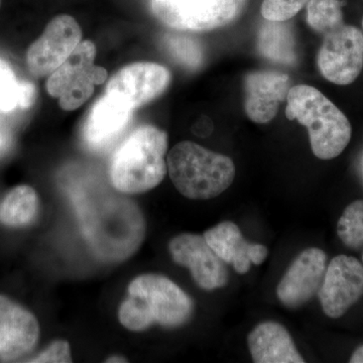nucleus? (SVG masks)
Wrapping results in <instances>:
<instances>
[{
    "instance_id": "nucleus-33",
    "label": "nucleus",
    "mask_w": 363,
    "mask_h": 363,
    "mask_svg": "<svg viewBox=\"0 0 363 363\" xmlns=\"http://www.w3.org/2000/svg\"><path fill=\"white\" fill-rule=\"evenodd\" d=\"M362 262H363V255H362Z\"/></svg>"
},
{
    "instance_id": "nucleus-19",
    "label": "nucleus",
    "mask_w": 363,
    "mask_h": 363,
    "mask_svg": "<svg viewBox=\"0 0 363 363\" xmlns=\"http://www.w3.org/2000/svg\"><path fill=\"white\" fill-rule=\"evenodd\" d=\"M267 21L260 28L257 38L259 52L274 63L292 65L297 60V55L291 28L284 21Z\"/></svg>"
},
{
    "instance_id": "nucleus-30",
    "label": "nucleus",
    "mask_w": 363,
    "mask_h": 363,
    "mask_svg": "<svg viewBox=\"0 0 363 363\" xmlns=\"http://www.w3.org/2000/svg\"><path fill=\"white\" fill-rule=\"evenodd\" d=\"M128 360L125 358L121 357H112L107 360V362H126Z\"/></svg>"
},
{
    "instance_id": "nucleus-29",
    "label": "nucleus",
    "mask_w": 363,
    "mask_h": 363,
    "mask_svg": "<svg viewBox=\"0 0 363 363\" xmlns=\"http://www.w3.org/2000/svg\"><path fill=\"white\" fill-rule=\"evenodd\" d=\"M350 363H363V345L359 346L351 355Z\"/></svg>"
},
{
    "instance_id": "nucleus-25",
    "label": "nucleus",
    "mask_w": 363,
    "mask_h": 363,
    "mask_svg": "<svg viewBox=\"0 0 363 363\" xmlns=\"http://www.w3.org/2000/svg\"><path fill=\"white\" fill-rule=\"evenodd\" d=\"M310 0H264L260 13L267 21H286L307 6Z\"/></svg>"
},
{
    "instance_id": "nucleus-3",
    "label": "nucleus",
    "mask_w": 363,
    "mask_h": 363,
    "mask_svg": "<svg viewBox=\"0 0 363 363\" xmlns=\"http://www.w3.org/2000/svg\"><path fill=\"white\" fill-rule=\"evenodd\" d=\"M168 135L156 126L142 125L119 145L109 166L112 186L124 194L156 188L168 172Z\"/></svg>"
},
{
    "instance_id": "nucleus-10",
    "label": "nucleus",
    "mask_w": 363,
    "mask_h": 363,
    "mask_svg": "<svg viewBox=\"0 0 363 363\" xmlns=\"http://www.w3.org/2000/svg\"><path fill=\"white\" fill-rule=\"evenodd\" d=\"M318 297L326 316H344L363 297L362 262L350 255L334 257L327 266Z\"/></svg>"
},
{
    "instance_id": "nucleus-12",
    "label": "nucleus",
    "mask_w": 363,
    "mask_h": 363,
    "mask_svg": "<svg viewBox=\"0 0 363 363\" xmlns=\"http://www.w3.org/2000/svg\"><path fill=\"white\" fill-rule=\"evenodd\" d=\"M327 255L323 250L310 247L300 253L286 269L277 288L279 302L289 309L302 307L318 295L325 272Z\"/></svg>"
},
{
    "instance_id": "nucleus-4",
    "label": "nucleus",
    "mask_w": 363,
    "mask_h": 363,
    "mask_svg": "<svg viewBox=\"0 0 363 363\" xmlns=\"http://www.w3.org/2000/svg\"><path fill=\"white\" fill-rule=\"evenodd\" d=\"M286 116L297 119L309 131L313 154L328 161L342 154L350 145L352 128L347 117L321 91L296 85L286 97Z\"/></svg>"
},
{
    "instance_id": "nucleus-21",
    "label": "nucleus",
    "mask_w": 363,
    "mask_h": 363,
    "mask_svg": "<svg viewBox=\"0 0 363 363\" xmlns=\"http://www.w3.org/2000/svg\"><path fill=\"white\" fill-rule=\"evenodd\" d=\"M307 21L313 30L321 35L333 32L344 25L342 6L339 0H310Z\"/></svg>"
},
{
    "instance_id": "nucleus-16",
    "label": "nucleus",
    "mask_w": 363,
    "mask_h": 363,
    "mask_svg": "<svg viewBox=\"0 0 363 363\" xmlns=\"http://www.w3.org/2000/svg\"><path fill=\"white\" fill-rule=\"evenodd\" d=\"M290 78L277 71H255L245 79V109L250 121L267 123L288 97Z\"/></svg>"
},
{
    "instance_id": "nucleus-23",
    "label": "nucleus",
    "mask_w": 363,
    "mask_h": 363,
    "mask_svg": "<svg viewBox=\"0 0 363 363\" xmlns=\"http://www.w3.org/2000/svg\"><path fill=\"white\" fill-rule=\"evenodd\" d=\"M166 45L172 57L186 68L197 69L202 65L201 47L191 38L179 35H168Z\"/></svg>"
},
{
    "instance_id": "nucleus-2",
    "label": "nucleus",
    "mask_w": 363,
    "mask_h": 363,
    "mask_svg": "<svg viewBox=\"0 0 363 363\" xmlns=\"http://www.w3.org/2000/svg\"><path fill=\"white\" fill-rule=\"evenodd\" d=\"M194 302L185 291L167 277L147 274L128 286V296L118 310L119 322L130 331L147 330L157 324L177 328L187 323Z\"/></svg>"
},
{
    "instance_id": "nucleus-5",
    "label": "nucleus",
    "mask_w": 363,
    "mask_h": 363,
    "mask_svg": "<svg viewBox=\"0 0 363 363\" xmlns=\"http://www.w3.org/2000/svg\"><path fill=\"white\" fill-rule=\"evenodd\" d=\"M167 166L177 190L189 199L217 197L233 185L235 178L230 157L188 140L169 150Z\"/></svg>"
},
{
    "instance_id": "nucleus-20",
    "label": "nucleus",
    "mask_w": 363,
    "mask_h": 363,
    "mask_svg": "<svg viewBox=\"0 0 363 363\" xmlns=\"http://www.w3.org/2000/svg\"><path fill=\"white\" fill-rule=\"evenodd\" d=\"M40 201L35 189L21 185L13 188L0 205V221L18 228L30 225L39 212Z\"/></svg>"
},
{
    "instance_id": "nucleus-1",
    "label": "nucleus",
    "mask_w": 363,
    "mask_h": 363,
    "mask_svg": "<svg viewBox=\"0 0 363 363\" xmlns=\"http://www.w3.org/2000/svg\"><path fill=\"white\" fill-rule=\"evenodd\" d=\"M72 198L82 233L100 259H128L142 245L145 219L130 200L116 195L93 197L83 192L74 193Z\"/></svg>"
},
{
    "instance_id": "nucleus-28",
    "label": "nucleus",
    "mask_w": 363,
    "mask_h": 363,
    "mask_svg": "<svg viewBox=\"0 0 363 363\" xmlns=\"http://www.w3.org/2000/svg\"><path fill=\"white\" fill-rule=\"evenodd\" d=\"M13 145L11 136L7 131L0 130V157L4 156Z\"/></svg>"
},
{
    "instance_id": "nucleus-14",
    "label": "nucleus",
    "mask_w": 363,
    "mask_h": 363,
    "mask_svg": "<svg viewBox=\"0 0 363 363\" xmlns=\"http://www.w3.org/2000/svg\"><path fill=\"white\" fill-rule=\"evenodd\" d=\"M135 109L116 92H105L93 104L83 124V140L90 149H105L130 124Z\"/></svg>"
},
{
    "instance_id": "nucleus-24",
    "label": "nucleus",
    "mask_w": 363,
    "mask_h": 363,
    "mask_svg": "<svg viewBox=\"0 0 363 363\" xmlns=\"http://www.w3.org/2000/svg\"><path fill=\"white\" fill-rule=\"evenodd\" d=\"M20 86L11 66L0 59V111L11 112L18 107Z\"/></svg>"
},
{
    "instance_id": "nucleus-11",
    "label": "nucleus",
    "mask_w": 363,
    "mask_h": 363,
    "mask_svg": "<svg viewBox=\"0 0 363 363\" xmlns=\"http://www.w3.org/2000/svg\"><path fill=\"white\" fill-rule=\"evenodd\" d=\"M169 250L174 262L187 267L195 283L203 290H217L228 283L225 262L210 247L204 235L180 234L169 241Z\"/></svg>"
},
{
    "instance_id": "nucleus-7",
    "label": "nucleus",
    "mask_w": 363,
    "mask_h": 363,
    "mask_svg": "<svg viewBox=\"0 0 363 363\" xmlns=\"http://www.w3.org/2000/svg\"><path fill=\"white\" fill-rule=\"evenodd\" d=\"M240 0H152L157 20L178 30L208 32L228 25L238 16Z\"/></svg>"
},
{
    "instance_id": "nucleus-13",
    "label": "nucleus",
    "mask_w": 363,
    "mask_h": 363,
    "mask_svg": "<svg viewBox=\"0 0 363 363\" xmlns=\"http://www.w3.org/2000/svg\"><path fill=\"white\" fill-rule=\"evenodd\" d=\"M171 81V72L166 67L152 62H136L117 71L106 91L121 95L135 111L161 96Z\"/></svg>"
},
{
    "instance_id": "nucleus-31",
    "label": "nucleus",
    "mask_w": 363,
    "mask_h": 363,
    "mask_svg": "<svg viewBox=\"0 0 363 363\" xmlns=\"http://www.w3.org/2000/svg\"><path fill=\"white\" fill-rule=\"evenodd\" d=\"M362 28H363V20H362Z\"/></svg>"
},
{
    "instance_id": "nucleus-27",
    "label": "nucleus",
    "mask_w": 363,
    "mask_h": 363,
    "mask_svg": "<svg viewBox=\"0 0 363 363\" xmlns=\"http://www.w3.org/2000/svg\"><path fill=\"white\" fill-rule=\"evenodd\" d=\"M37 99V88L30 81L21 80L20 93H18V107L28 109L33 106Z\"/></svg>"
},
{
    "instance_id": "nucleus-18",
    "label": "nucleus",
    "mask_w": 363,
    "mask_h": 363,
    "mask_svg": "<svg viewBox=\"0 0 363 363\" xmlns=\"http://www.w3.org/2000/svg\"><path fill=\"white\" fill-rule=\"evenodd\" d=\"M248 348L255 363H304L292 336L283 325L262 322L248 334Z\"/></svg>"
},
{
    "instance_id": "nucleus-8",
    "label": "nucleus",
    "mask_w": 363,
    "mask_h": 363,
    "mask_svg": "<svg viewBox=\"0 0 363 363\" xmlns=\"http://www.w3.org/2000/svg\"><path fill=\"white\" fill-rule=\"evenodd\" d=\"M82 42V30L68 14H60L47 26L39 39L26 51L28 71L35 78L50 76L59 68Z\"/></svg>"
},
{
    "instance_id": "nucleus-9",
    "label": "nucleus",
    "mask_w": 363,
    "mask_h": 363,
    "mask_svg": "<svg viewBox=\"0 0 363 363\" xmlns=\"http://www.w3.org/2000/svg\"><path fill=\"white\" fill-rule=\"evenodd\" d=\"M318 67L323 77L333 84L354 82L363 67V32L344 25L324 35L318 52Z\"/></svg>"
},
{
    "instance_id": "nucleus-26",
    "label": "nucleus",
    "mask_w": 363,
    "mask_h": 363,
    "mask_svg": "<svg viewBox=\"0 0 363 363\" xmlns=\"http://www.w3.org/2000/svg\"><path fill=\"white\" fill-rule=\"evenodd\" d=\"M30 362H72L70 345L67 341H56L39 355L30 359Z\"/></svg>"
},
{
    "instance_id": "nucleus-34",
    "label": "nucleus",
    "mask_w": 363,
    "mask_h": 363,
    "mask_svg": "<svg viewBox=\"0 0 363 363\" xmlns=\"http://www.w3.org/2000/svg\"><path fill=\"white\" fill-rule=\"evenodd\" d=\"M362 167H363V162H362Z\"/></svg>"
},
{
    "instance_id": "nucleus-6",
    "label": "nucleus",
    "mask_w": 363,
    "mask_h": 363,
    "mask_svg": "<svg viewBox=\"0 0 363 363\" xmlns=\"http://www.w3.org/2000/svg\"><path fill=\"white\" fill-rule=\"evenodd\" d=\"M96 55L94 43L82 40L70 57L48 78V93L58 98L63 111H73L82 106L92 96L95 86L104 84L107 80V71L94 65Z\"/></svg>"
},
{
    "instance_id": "nucleus-17",
    "label": "nucleus",
    "mask_w": 363,
    "mask_h": 363,
    "mask_svg": "<svg viewBox=\"0 0 363 363\" xmlns=\"http://www.w3.org/2000/svg\"><path fill=\"white\" fill-rule=\"evenodd\" d=\"M204 238L219 259L231 264L240 274L250 272L252 264L259 266L267 257V248L248 242L240 227L231 221H223L208 229Z\"/></svg>"
},
{
    "instance_id": "nucleus-15",
    "label": "nucleus",
    "mask_w": 363,
    "mask_h": 363,
    "mask_svg": "<svg viewBox=\"0 0 363 363\" xmlns=\"http://www.w3.org/2000/svg\"><path fill=\"white\" fill-rule=\"evenodd\" d=\"M39 337L35 315L0 295V359L13 362L25 357L35 347Z\"/></svg>"
},
{
    "instance_id": "nucleus-22",
    "label": "nucleus",
    "mask_w": 363,
    "mask_h": 363,
    "mask_svg": "<svg viewBox=\"0 0 363 363\" xmlns=\"http://www.w3.org/2000/svg\"><path fill=\"white\" fill-rule=\"evenodd\" d=\"M338 238L346 247H363V200H357L344 209L337 224Z\"/></svg>"
},
{
    "instance_id": "nucleus-32",
    "label": "nucleus",
    "mask_w": 363,
    "mask_h": 363,
    "mask_svg": "<svg viewBox=\"0 0 363 363\" xmlns=\"http://www.w3.org/2000/svg\"><path fill=\"white\" fill-rule=\"evenodd\" d=\"M0 4H1V0H0Z\"/></svg>"
}]
</instances>
